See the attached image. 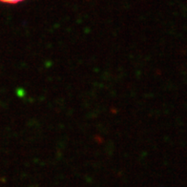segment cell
<instances>
[{
  "label": "cell",
  "mask_w": 187,
  "mask_h": 187,
  "mask_svg": "<svg viewBox=\"0 0 187 187\" xmlns=\"http://www.w3.org/2000/svg\"><path fill=\"white\" fill-rule=\"evenodd\" d=\"M24 1V0H0V2L6 3V4H17Z\"/></svg>",
  "instance_id": "1"
}]
</instances>
